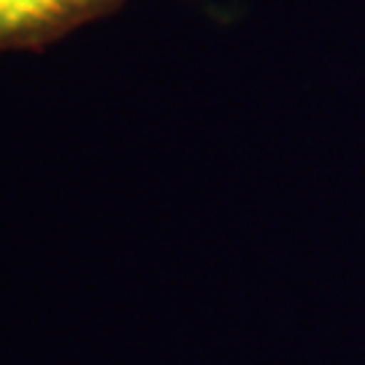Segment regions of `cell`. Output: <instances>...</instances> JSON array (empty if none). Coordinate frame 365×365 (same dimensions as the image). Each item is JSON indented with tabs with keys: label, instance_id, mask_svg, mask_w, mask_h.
Masks as SVG:
<instances>
[{
	"label": "cell",
	"instance_id": "1",
	"mask_svg": "<svg viewBox=\"0 0 365 365\" xmlns=\"http://www.w3.org/2000/svg\"><path fill=\"white\" fill-rule=\"evenodd\" d=\"M119 0H0V52L38 49L103 16Z\"/></svg>",
	"mask_w": 365,
	"mask_h": 365
}]
</instances>
